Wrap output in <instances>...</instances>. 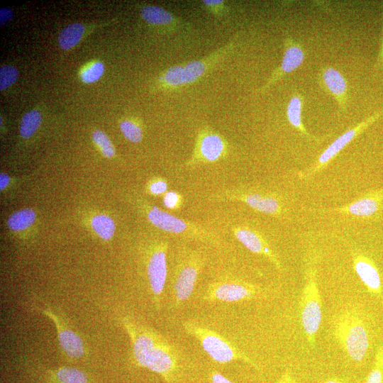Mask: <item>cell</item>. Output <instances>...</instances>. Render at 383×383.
Returning a JSON list of instances; mask_svg holds the SVG:
<instances>
[{
    "label": "cell",
    "mask_w": 383,
    "mask_h": 383,
    "mask_svg": "<svg viewBox=\"0 0 383 383\" xmlns=\"http://www.w3.org/2000/svg\"><path fill=\"white\" fill-rule=\"evenodd\" d=\"M9 182V177L5 174H0V189H4Z\"/></svg>",
    "instance_id": "obj_38"
},
{
    "label": "cell",
    "mask_w": 383,
    "mask_h": 383,
    "mask_svg": "<svg viewBox=\"0 0 383 383\" xmlns=\"http://www.w3.org/2000/svg\"><path fill=\"white\" fill-rule=\"evenodd\" d=\"M305 59V51L303 45L287 35L284 39V54L282 61L279 67L275 69L267 82L258 91L262 92L269 89L275 82L285 77L287 74L296 70Z\"/></svg>",
    "instance_id": "obj_12"
},
{
    "label": "cell",
    "mask_w": 383,
    "mask_h": 383,
    "mask_svg": "<svg viewBox=\"0 0 383 383\" xmlns=\"http://www.w3.org/2000/svg\"><path fill=\"white\" fill-rule=\"evenodd\" d=\"M201 257L196 254L185 256L179 262L173 279L174 306H179L192 295L201 268Z\"/></svg>",
    "instance_id": "obj_7"
},
{
    "label": "cell",
    "mask_w": 383,
    "mask_h": 383,
    "mask_svg": "<svg viewBox=\"0 0 383 383\" xmlns=\"http://www.w3.org/2000/svg\"><path fill=\"white\" fill-rule=\"evenodd\" d=\"M228 143L222 135L209 128L201 129L197 135L194 149L187 165L213 162L224 157Z\"/></svg>",
    "instance_id": "obj_8"
},
{
    "label": "cell",
    "mask_w": 383,
    "mask_h": 383,
    "mask_svg": "<svg viewBox=\"0 0 383 383\" xmlns=\"http://www.w3.org/2000/svg\"><path fill=\"white\" fill-rule=\"evenodd\" d=\"M317 82L336 101L339 111L345 113L348 101V82L342 73L331 66L321 67L317 74Z\"/></svg>",
    "instance_id": "obj_13"
},
{
    "label": "cell",
    "mask_w": 383,
    "mask_h": 383,
    "mask_svg": "<svg viewBox=\"0 0 383 383\" xmlns=\"http://www.w3.org/2000/svg\"><path fill=\"white\" fill-rule=\"evenodd\" d=\"M120 128L125 138L132 143H139L142 140L141 128L135 122L124 120L120 123Z\"/></svg>",
    "instance_id": "obj_27"
},
{
    "label": "cell",
    "mask_w": 383,
    "mask_h": 383,
    "mask_svg": "<svg viewBox=\"0 0 383 383\" xmlns=\"http://www.w3.org/2000/svg\"><path fill=\"white\" fill-rule=\"evenodd\" d=\"M35 219V212L30 209H25L12 214L9 218L7 223L13 231H22L30 226Z\"/></svg>",
    "instance_id": "obj_24"
},
{
    "label": "cell",
    "mask_w": 383,
    "mask_h": 383,
    "mask_svg": "<svg viewBox=\"0 0 383 383\" xmlns=\"http://www.w3.org/2000/svg\"><path fill=\"white\" fill-rule=\"evenodd\" d=\"M149 221L158 228L174 234H184L209 239L210 235L202 228L152 206L148 212Z\"/></svg>",
    "instance_id": "obj_11"
},
{
    "label": "cell",
    "mask_w": 383,
    "mask_h": 383,
    "mask_svg": "<svg viewBox=\"0 0 383 383\" xmlns=\"http://www.w3.org/2000/svg\"><path fill=\"white\" fill-rule=\"evenodd\" d=\"M275 383H299L293 377L291 372L286 370Z\"/></svg>",
    "instance_id": "obj_35"
},
{
    "label": "cell",
    "mask_w": 383,
    "mask_h": 383,
    "mask_svg": "<svg viewBox=\"0 0 383 383\" xmlns=\"http://www.w3.org/2000/svg\"><path fill=\"white\" fill-rule=\"evenodd\" d=\"M184 328L189 334L198 340L204 350L214 361L228 363L233 360H242L257 368L256 364L246 355L214 331L190 322L184 323Z\"/></svg>",
    "instance_id": "obj_5"
},
{
    "label": "cell",
    "mask_w": 383,
    "mask_h": 383,
    "mask_svg": "<svg viewBox=\"0 0 383 383\" xmlns=\"http://www.w3.org/2000/svg\"><path fill=\"white\" fill-rule=\"evenodd\" d=\"M163 203L170 209H179L182 204V197L175 191H169L165 193Z\"/></svg>",
    "instance_id": "obj_31"
},
{
    "label": "cell",
    "mask_w": 383,
    "mask_h": 383,
    "mask_svg": "<svg viewBox=\"0 0 383 383\" xmlns=\"http://www.w3.org/2000/svg\"><path fill=\"white\" fill-rule=\"evenodd\" d=\"M166 250V245L160 246L152 253L148 264L149 285L157 304L163 292L167 275Z\"/></svg>",
    "instance_id": "obj_16"
},
{
    "label": "cell",
    "mask_w": 383,
    "mask_h": 383,
    "mask_svg": "<svg viewBox=\"0 0 383 383\" xmlns=\"http://www.w3.org/2000/svg\"><path fill=\"white\" fill-rule=\"evenodd\" d=\"M233 231L237 240L248 250L267 257L277 269L282 270L278 257L257 232L245 227H235Z\"/></svg>",
    "instance_id": "obj_17"
},
{
    "label": "cell",
    "mask_w": 383,
    "mask_h": 383,
    "mask_svg": "<svg viewBox=\"0 0 383 383\" xmlns=\"http://www.w3.org/2000/svg\"><path fill=\"white\" fill-rule=\"evenodd\" d=\"M91 226L95 232L103 239H110L115 232L113 220L106 215H97L91 221Z\"/></svg>",
    "instance_id": "obj_25"
},
{
    "label": "cell",
    "mask_w": 383,
    "mask_h": 383,
    "mask_svg": "<svg viewBox=\"0 0 383 383\" xmlns=\"http://www.w3.org/2000/svg\"><path fill=\"white\" fill-rule=\"evenodd\" d=\"M149 189L155 195H159L167 192V183L163 179H157L150 184Z\"/></svg>",
    "instance_id": "obj_33"
},
{
    "label": "cell",
    "mask_w": 383,
    "mask_h": 383,
    "mask_svg": "<svg viewBox=\"0 0 383 383\" xmlns=\"http://www.w3.org/2000/svg\"><path fill=\"white\" fill-rule=\"evenodd\" d=\"M205 7L214 15L219 16L224 11L225 1L222 0H204L202 1Z\"/></svg>",
    "instance_id": "obj_32"
},
{
    "label": "cell",
    "mask_w": 383,
    "mask_h": 383,
    "mask_svg": "<svg viewBox=\"0 0 383 383\" xmlns=\"http://www.w3.org/2000/svg\"><path fill=\"white\" fill-rule=\"evenodd\" d=\"M262 289L255 284L239 280L218 282L209 287L204 299L212 301L234 302L255 299Z\"/></svg>",
    "instance_id": "obj_9"
},
{
    "label": "cell",
    "mask_w": 383,
    "mask_h": 383,
    "mask_svg": "<svg viewBox=\"0 0 383 383\" xmlns=\"http://www.w3.org/2000/svg\"><path fill=\"white\" fill-rule=\"evenodd\" d=\"M13 17V12L11 9L7 8H1L0 9V21L1 25H3L6 21L10 20Z\"/></svg>",
    "instance_id": "obj_36"
},
{
    "label": "cell",
    "mask_w": 383,
    "mask_h": 383,
    "mask_svg": "<svg viewBox=\"0 0 383 383\" xmlns=\"http://www.w3.org/2000/svg\"><path fill=\"white\" fill-rule=\"evenodd\" d=\"M211 383H234L220 372L213 371L211 374Z\"/></svg>",
    "instance_id": "obj_34"
},
{
    "label": "cell",
    "mask_w": 383,
    "mask_h": 383,
    "mask_svg": "<svg viewBox=\"0 0 383 383\" xmlns=\"http://www.w3.org/2000/svg\"><path fill=\"white\" fill-rule=\"evenodd\" d=\"M323 383H348L344 379L340 378H331L326 380Z\"/></svg>",
    "instance_id": "obj_39"
},
{
    "label": "cell",
    "mask_w": 383,
    "mask_h": 383,
    "mask_svg": "<svg viewBox=\"0 0 383 383\" xmlns=\"http://www.w3.org/2000/svg\"><path fill=\"white\" fill-rule=\"evenodd\" d=\"M221 197L237 200L246 204L254 210L274 217L284 213V204L279 196L274 194L250 191L225 192Z\"/></svg>",
    "instance_id": "obj_10"
},
{
    "label": "cell",
    "mask_w": 383,
    "mask_h": 383,
    "mask_svg": "<svg viewBox=\"0 0 383 383\" xmlns=\"http://www.w3.org/2000/svg\"><path fill=\"white\" fill-rule=\"evenodd\" d=\"M233 48L234 44L231 42L202 59L173 65L163 72L159 82L162 87L173 89L192 84L229 54Z\"/></svg>",
    "instance_id": "obj_4"
},
{
    "label": "cell",
    "mask_w": 383,
    "mask_h": 383,
    "mask_svg": "<svg viewBox=\"0 0 383 383\" xmlns=\"http://www.w3.org/2000/svg\"><path fill=\"white\" fill-rule=\"evenodd\" d=\"M104 71L101 62H94L83 70L81 73L82 80L85 83H91L98 80Z\"/></svg>",
    "instance_id": "obj_29"
},
{
    "label": "cell",
    "mask_w": 383,
    "mask_h": 383,
    "mask_svg": "<svg viewBox=\"0 0 383 383\" xmlns=\"http://www.w3.org/2000/svg\"><path fill=\"white\" fill-rule=\"evenodd\" d=\"M382 210H383V189L370 192L350 204L327 209V211L370 218L379 213Z\"/></svg>",
    "instance_id": "obj_15"
},
{
    "label": "cell",
    "mask_w": 383,
    "mask_h": 383,
    "mask_svg": "<svg viewBox=\"0 0 383 383\" xmlns=\"http://www.w3.org/2000/svg\"><path fill=\"white\" fill-rule=\"evenodd\" d=\"M84 33V26L79 23H73L64 28L58 35L60 47L69 50L77 45Z\"/></svg>",
    "instance_id": "obj_22"
},
{
    "label": "cell",
    "mask_w": 383,
    "mask_h": 383,
    "mask_svg": "<svg viewBox=\"0 0 383 383\" xmlns=\"http://www.w3.org/2000/svg\"><path fill=\"white\" fill-rule=\"evenodd\" d=\"M50 378L52 383H89L83 371L71 367H62L50 371Z\"/></svg>",
    "instance_id": "obj_21"
},
{
    "label": "cell",
    "mask_w": 383,
    "mask_h": 383,
    "mask_svg": "<svg viewBox=\"0 0 383 383\" xmlns=\"http://www.w3.org/2000/svg\"><path fill=\"white\" fill-rule=\"evenodd\" d=\"M304 97L301 94L294 93L290 98L286 110L287 118L289 123L300 133L311 140L318 142L322 138L311 135L303 124L301 118Z\"/></svg>",
    "instance_id": "obj_19"
},
{
    "label": "cell",
    "mask_w": 383,
    "mask_h": 383,
    "mask_svg": "<svg viewBox=\"0 0 383 383\" xmlns=\"http://www.w3.org/2000/svg\"><path fill=\"white\" fill-rule=\"evenodd\" d=\"M92 138L105 157H111L114 155L115 150L106 133L100 130H96L93 132Z\"/></svg>",
    "instance_id": "obj_28"
},
{
    "label": "cell",
    "mask_w": 383,
    "mask_h": 383,
    "mask_svg": "<svg viewBox=\"0 0 383 383\" xmlns=\"http://www.w3.org/2000/svg\"><path fill=\"white\" fill-rule=\"evenodd\" d=\"M42 116L39 111L33 109L26 113L20 123V134L24 138L32 136L39 128Z\"/></svg>",
    "instance_id": "obj_23"
},
{
    "label": "cell",
    "mask_w": 383,
    "mask_h": 383,
    "mask_svg": "<svg viewBox=\"0 0 383 383\" xmlns=\"http://www.w3.org/2000/svg\"><path fill=\"white\" fill-rule=\"evenodd\" d=\"M142 18L152 25L168 26L177 23L174 16L165 9L153 5H145L141 8Z\"/></svg>",
    "instance_id": "obj_20"
},
{
    "label": "cell",
    "mask_w": 383,
    "mask_h": 383,
    "mask_svg": "<svg viewBox=\"0 0 383 383\" xmlns=\"http://www.w3.org/2000/svg\"><path fill=\"white\" fill-rule=\"evenodd\" d=\"M317 271L316 255L311 252L306 259L305 283L299 301L301 324L311 348H315L323 316Z\"/></svg>",
    "instance_id": "obj_3"
},
{
    "label": "cell",
    "mask_w": 383,
    "mask_h": 383,
    "mask_svg": "<svg viewBox=\"0 0 383 383\" xmlns=\"http://www.w3.org/2000/svg\"><path fill=\"white\" fill-rule=\"evenodd\" d=\"M365 383H383V342L377 349L372 367Z\"/></svg>",
    "instance_id": "obj_26"
},
{
    "label": "cell",
    "mask_w": 383,
    "mask_h": 383,
    "mask_svg": "<svg viewBox=\"0 0 383 383\" xmlns=\"http://www.w3.org/2000/svg\"><path fill=\"white\" fill-rule=\"evenodd\" d=\"M383 114V109L372 115L357 125L350 128L338 137L317 158L311 166L297 172L301 180H306L323 170L328 163L356 136Z\"/></svg>",
    "instance_id": "obj_6"
},
{
    "label": "cell",
    "mask_w": 383,
    "mask_h": 383,
    "mask_svg": "<svg viewBox=\"0 0 383 383\" xmlns=\"http://www.w3.org/2000/svg\"><path fill=\"white\" fill-rule=\"evenodd\" d=\"M375 67L379 69H383V24H382V35L379 55L377 59Z\"/></svg>",
    "instance_id": "obj_37"
},
{
    "label": "cell",
    "mask_w": 383,
    "mask_h": 383,
    "mask_svg": "<svg viewBox=\"0 0 383 383\" xmlns=\"http://www.w3.org/2000/svg\"><path fill=\"white\" fill-rule=\"evenodd\" d=\"M125 326L131 339L135 362L159 374L167 383H174L179 369L175 348L150 329L128 321Z\"/></svg>",
    "instance_id": "obj_1"
},
{
    "label": "cell",
    "mask_w": 383,
    "mask_h": 383,
    "mask_svg": "<svg viewBox=\"0 0 383 383\" xmlns=\"http://www.w3.org/2000/svg\"><path fill=\"white\" fill-rule=\"evenodd\" d=\"M44 313L49 316L55 323L61 348L72 358H80L84 354V343L81 338L66 327L55 314L45 311Z\"/></svg>",
    "instance_id": "obj_18"
},
{
    "label": "cell",
    "mask_w": 383,
    "mask_h": 383,
    "mask_svg": "<svg viewBox=\"0 0 383 383\" xmlns=\"http://www.w3.org/2000/svg\"><path fill=\"white\" fill-rule=\"evenodd\" d=\"M332 333L340 348L355 362H362L372 344V327L362 308L346 306L336 313L332 321Z\"/></svg>",
    "instance_id": "obj_2"
},
{
    "label": "cell",
    "mask_w": 383,
    "mask_h": 383,
    "mask_svg": "<svg viewBox=\"0 0 383 383\" xmlns=\"http://www.w3.org/2000/svg\"><path fill=\"white\" fill-rule=\"evenodd\" d=\"M18 76V70L11 65L1 66L0 68V89L2 91L13 84Z\"/></svg>",
    "instance_id": "obj_30"
},
{
    "label": "cell",
    "mask_w": 383,
    "mask_h": 383,
    "mask_svg": "<svg viewBox=\"0 0 383 383\" xmlns=\"http://www.w3.org/2000/svg\"><path fill=\"white\" fill-rule=\"evenodd\" d=\"M351 255L354 270L368 293L381 298L383 296L382 277L374 261L357 250H352Z\"/></svg>",
    "instance_id": "obj_14"
}]
</instances>
